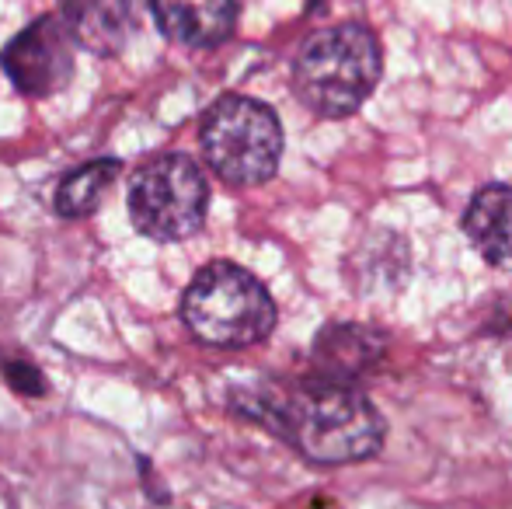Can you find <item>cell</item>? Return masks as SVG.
I'll list each match as a JSON object with an SVG mask.
<instances>
[{
  "mask_svg": "<svg viewBox=\"0 0 512 509\" xmlns=\"http://www.w3.org/2000/svg\"><path fill=\"white\" fill-rule=\"evenodd\" d=\"M230 405L324 468L366 461L384 443V419L373 401L352 384L321 374L234 391Z\"/></svg>",
  "mask_w": 512,
  "mask_h": 509,
  "instance_id": "6da1fadb",
  "label": "cell"
},
{
  "mask_svg": "<svg viewBox=\"0 0 512 509\" xmlns=\"http://www.w3.org/2000/svg\"><path fill=\"white\" fill-rule=\"evenodd\" d=\"M380 46L366 25H335L310 35L293 60V91L310 112L345 119L363 109L380 81Z\"/></svg>",
  "mask_w": 512,
  "mask_h": 509,
  "instance_id": "7a4b0ae2",
  "label": "cell"
},
{
  "mask_svg": "<svg viewBox=\"0 0 512 509\" xmlns=\"http://www.w3.org/2000/svg\"><path fill=\"white\" fill-rule=\"evenodd\" d=\"M182 321L216 349L258 346L276 328V300L258 276L234 262H209L182 297Z\"/></svg>",
  "mask_w": 512,
  "mask_h": 509,
  "instance_id": "3957f363",
  "label": "cell"
},
{
  "mask_svg": "<svg viewBox=\"0 0 512 509\" xmlns=\"http://www.w3.org/2000/svg\"><path fill=\"white\" fill-rule=\"evenodd\" d=\"M199 147L223 182L251 189L269 182L283 161V123L258 98L223 95L199 123Z\"/></svg>",
  "mask_w": 512,
  "mask_h": 509,
  "instance_id": "277c9868",
  "label": "cell"
},
{
  "mask_svg": "<svg viewBox=\"0 0 512 509\" xmlns=\"http://www.w3.org/2000/svg\"><path fill=\"white\" fill-rule=\"evenodd\" d=\"M209 182L189 154H157L129 182V220L150 241H185L206 224Z\"/></svg>",
  "mask_w": 512,
  "mask_h": 509,
  "instance_id": "5b68a950",
  "label": "cell"
},
{
  "mask_svg": "<svg viewBox=\"0 0 512 509\" xmlns=\"http://www.w3.org/2000/svg\"><path fill=\"white\" fill-rule=\"evenodd\" d=\"M77 42L70 39L60 14H42L32 25H25L4 49H0V67L7 81L28 98L60 95L77 70Z\"/></svg>",
  "mask_w": 512,
  "mask_h": 509,
  "instance_id": "8992f818",
  "label": "cell"
},
{
  "mask_svg": "<svg viewBox=\"0 0 512 509\" xmlns=\"http://www.w3.org/2000/svg\"><path fill=\"white\" fill-rule=\"evenodd\" d=\"M164 39L185 49H216L237 28V0H150Z\"/></svg>",
  "mask_w": 512,
  "mask_h": 509,
  "instance_id": "52a82bcc",
  "label": "cell"
},
{
  "mask_svg": "<svg viewBox=\"0 0 512 509\" xmlns=\"http://www.w3.org/2000/svg\"><path fill=\"white\" fill-rule=\"evenodd\" d=\"M70 39L95 56H119L136 28V0H60Z\"/></svg>",
  "mask_w": 512,
  "mask_h": 509,
  "instance_id": "ba28073f",
  "label": "cell"
},
{
  "mask_svg": "<svg viewBox=\"0 0 512 509\" xmlns=\"http://www.w3.org/2000/svg\"><path fill=\"white\" fill-rule=\"evenodd\" d=\"M464 231L485 262L512 269V185H485L467 206Z\"/></svg>",
  "mask_w": 512,
  "mask_h": 509,
  "instance_id": "9c48e42d",
  "label": "cell"
},
{
  "mask_svg": "<svg viewBox=\"0 0 512 509\" xmlns=\"http://www.w3.org/2000/svg\"><path fill=\"white\" fill-rule=\"evenodd\" d=\"M380 356V339L359 325H331L317 335L314 360L321 363V377L331 381H352Z\"/></svg>",
  "mask_w": 512,
  "mask_h": 509,
  "instance_id": "30bf717a",
  "label": "cell"
},
{
  "mask_svg": "<svg viewBox=\"0 0 512 509\" xmlns=\"http://www.w3.org/2000/svg\"><path fill=\"white\" fill-rule=\"evenodd\" d=\"M122 171L119 157H98V161H88L81 168H74L70 175L60 178L53 192V210L56 217L63 220H84L102 206L105 192L115 185Z\"/></svg>",
  "mask_w": 512,
  "mask_h": 509,
  "instance_id": "8fae6325",
  "label": "cell"
},
{
  "mask_svg": "<svg viewBox=\"0 0 512 509\" xmlns=\"http://www.w3.org/2000/svg\"><path fill=\"white\" fill-rule=\"evenodd\" d=\"M0 377H4V381L11 384L18 394H25V398H42V394L49 391L46 374H42V370L35 367V363H28V360H11V356H0Z\"/></svg>",
  "mask_w": 512,
  "mask_h": 509,
  "instance_id": "7c38bea8",
  "label": "cell"
}]
</instances>
